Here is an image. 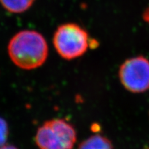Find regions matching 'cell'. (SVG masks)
I'll list each match as a JSON object with an SVG mask.
<instances>
[{
    "instance_id": "1",
    "label": "cell",
    "mask_w": 149,
    "mask_h": 149,
    "mask_svg": "<svg viewBox=\"0 0 149 149\" xmlns=\"http://www.w3.org/2000/svg\"><path fill=\"white\" fill-rule=\"evenodd\" d=\"M8 52L11 60L17 66L22 69L32 70L45 62L48 48L42 34L26 30L17 33L11 38Z\"/></svg>"
},
{
    "instance_id": "5",
    "label": "cell",
    "mask_w": 149,
    "mask_h": 149,
    "mask_svg": "<svg viewBox=\"0 0 149 149\" xmlns=\"http://www.w3.org/2000/svg\"><path fill=\"white\" fill-rule=\"evenodd\" d=\"M78 149H113V145L107 137L95 135L81 142Z\"/></svg>"
},
{
    "instance_id": "6",
    "label": "cell",
    "mask_w": 149,
    "mask_h": 149,
    "mask_svg": "<svg viewBox=\"0 0 149 149\" xmlns=\"http://www.w3.org/2000/svg\"><path fill=\"white\" fill-rule=\"evenodd\" d=\"M35 0H0L2 6L12 13H22L31 8Z\"/></svg>"
},
{
    "instance_id": "7",
    "label": "cell",
    "mask_w": 149,
    "mask_h": 149,
    "mask_svg": "<svg viewBox=\"0 0 149 149\" xmlns=\"http://www.w3.org/2000/svg\"><path fill=\"white\" fill-rule=\"evenodd\" d=\"M8 135V127L4 120L0 117V146L6 144Z\"/></svg>"
},
{
    "instance_id": "4",
    "label": "cell",
    "mask_w": 149,
    "mask_h": 149,
    "mask_svg": "<svg viewBox=\"0 0 149 149\" xmlns=\"http://www.w3.org/2000/svg\"><path fill=\"white\" fill-rule=\"evenodd\" d=\"M119 74L123 86L131 92L141 93L149 88V61L144 57L126 60Z\"/></svg>"
},
{
    "instance_id": "8",
    "label": "cell",
    "mask_w": 149,
    "mask_h": 149,
    "mask_svg": "<svg viewBox=\"0 0 149 149\" xmlns=\"http://www.w3.org/2000/svg\"><path fill=\"white\" fill-rule=\"evenodd\" d=\"M143 18H144V21L149 24V6L147 8L144 12V15H143Z\"/></svg>"
},
{
    "instance_id": "3",
    "label": "cell",
    "mask_w": 149,
    "mask_h": 149,
    "mask_svg": "<svg viewBox=\"0 0 149 149\" xmlns=\"http://www.w3.org/2000/svg\"><path fill=\"white\" fill-rule=\"evenodd\" d=\"M35 139L40 149H72L77 134L68 122L62 119H54L38 128Z\"/></svg>"
},
{
    "instance_id": "9",
    "label": "cell",
    "mask_w": 149,
    "mask_h": 149,
    "mask_svg": "<svg viewBox=\"0 0 149 149\" xmlns=\"http://www.w3.org/2000/svg\"><path fill=\"white\" fill-rule=\"evenodd\" d=\"M0 149H17L15 146H12L9 144H4L3 146H0Z\"/></svg>"
},
{
    "instance_id": "2",
    "label": "cell",
    "mask_w": 149,
    "mask_h": 149,
    "mask_svg": "<svg viewBox=\"0 0 149 149\" xmlns=\"http://www.w3.org/2000/svg\"><path fill=\"white\" fill-rule=\"evenodd\" d=\"M53 44L62 58L73 59L83 55L90 46L88 33L78 24L67 23L59 26L53 36Z\"/></svg>"
}]
</instances>
